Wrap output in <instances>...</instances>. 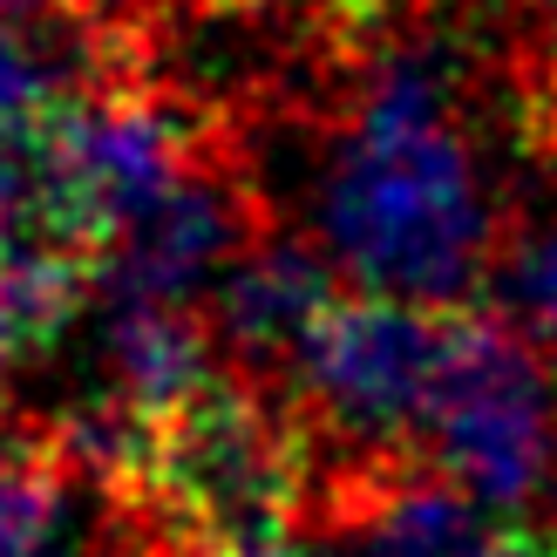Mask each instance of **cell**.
<instances>
[{
  "label": "cell",
  "instance_id": "1",
  "mask_svg": "<svg viewBox=\"0 0 557 557\" xmlns=\"http://www.w3.org/2000/svg\"><path fill=\"white\" fill-rule=\"evenodd\" d=\"M313 245L360 293L456 306L476 293L504 211L462 129L456 54L401 41L368 62L313 177Z\"/></svg>",
  "mask_w": 557,
  "mask_h": 557
},
{
  "label": "cell",
  "instance_id": "2",
  "mask_svg": "<svg viewBox=\"0 0 557 557\" xmlns=\"http://www.w3.org/2000/svg\"><path fill=\"white\" fill-rule=\"evenodd\" d=\"M144 496L198 557H286L306 504L299 435L245 374H218L198 401L157 422Z\"/></svg>",
  "mask_w": 557,
  "mask_h": 557
},
{
  "label": "cell",
  "instance_id": "3",
  "mask_svg": "<svg viewBox=\"0 0 557 557\" xmlns=\"http://www.w3.org/2000/svg\"><path fill=\"white\" fill-rule=\"evenodd\" d=\"M449 326H456L449 306L347 293L286 374L299 414L326 442H341L354 462H368V476L395 469L401 442H422Z\"/></svg>",
  "mask_w": 557,
  "mask_h": 557
},
{
  "label": "cell",
  "instance_id": "4",
  "mask_svg": "<svg viewBox=\"0 0 557 557\" xmlns=\"http://www.w3.org/2000/svg\"><path fill=\"white\" fill-rule=\"evenodd\" d=\"M422 449L435 476H449L490 517L537 504L557 476V395L544 381V354L483 313H456Z\"/></svg>",
  "mask_w": 557,
  "mask_h": 557
},
{
  "label": "cell",
  "instance_id": "5",
  "mask_svg": "<svg viewBox=\"0 0 557 557\" xmlns=\"http://www.w3.org/2000/svg\"><path fill=\"white\" fill-rule=\"evenodd\" d=\"M54 232L102 259L144 211L205 171V129L150 82H89L54 116Z\"/></svg>",
  "mask_w": 557,
  "mask_h": 557
},
{
  "label": "cell",
  "instance_id": "6",
  "mask_svg": "<svg viewBox=\"0 0 557 557\" xmlns=\"http://www.w3.org/2000/svg\"><path fill=\"white\" fill-rule=\"evenodd\" d=\"M252 198L225 177L205 171L177 184L157 211H144L136 225L96 259L102 272V299H163V306H190L198 293H218L245 245H252Z\"/></svg>",
  "mask_w": 557,
  "mask_h": 557
},
{
  "label": "cell",
  "instance_id": "7",
  "mask_svg": "<svg viewBox=\"0 0 557 557\" xmlns=\"http://www.w3.org/2000/svg\"><path fill=\"white\" fill-rule=\"evenodd\" d=\"M341 265L313 238H252L245 259L211 293L218 354L238 360V374H293V360L341 306Z\"/></svg>",
  "mask_w": 557,
  "mask_h": 557
},
{
  "label": "cell",
  "instance_id": "8",
  "mask_svg": "<svg viewBox=\"0 0 557 557\" xmlns=\"http://www.w3.org/2000/svg\"><path fill=\"white\" fill-rule=\"evenodd\" d=\"M218 374H225L218 368V333L190 306L102 299V395L129 401L150 422H171Z\"/></svg>",
  "mask_w": 557,
  "mask_h": 557
},
{
  "label": "cell",
  "instance_id": "9",
  "mask_svg": "<svg viewBox=\"0 0 557 557\" xmlns=\"http://www.w3.org/2000/svg\"><path fill=\"white\" fill-rule=\"evenodd\" d=\"M496 517L435 469H374L354 483V557H490Z\"/></svg>",
  "mask_w": 557,
  "mask_h": 557
},
{
  "label": "cell",
  "instance_id": "10",
  "mask_svg": "<svg viewBox=\"0 0 557 557\" xmlns=\"http://www.w3.org/2000/svg\"><path fill=\"white\" fill-rule=\"evenodd\" d=\"M476 313L531 354H557V205L504 218L476 278Z\"/></svg>",
  "mask_w": 557,
  "mask_h": 557
},
{
  "label": "cell",
  "instance_id": "11",
  "mask_svg": "<svg viewBox=\"0 0 557 557\" xmlns=\"http://www.w3.org/2000/svg\"><path fill=\"white\" fill-rule=\"evenodd\" d=\"M75 483L54 442H0V557H75Z\"/></svg>",
  "mask_w": 557,
  "mask_h": 557
},
{
  "label": "cell",
  "instance_id": "12",
  "mask_svg": "<svg viewBox=\"0 0 557 557\" xmlns=\"http://www.w3.org/2000/svg\"><path fill=\"white\" fill-rule=\"evenodd\" d=\"M54 116L0 102V252L27 238H62L54 232Z\"/></svg>",
  "mask_w": 557,
  "mask_h": 557
},
{
  "label": "cell",
  "instance_id": "13",
  "mask_svg": "<svg viewBox=\"0 0 557 557\" xmlns=\"http://www.w3.org/2000/svg\"><path fill=\"white\" fill-rule=\"evenodd\" d=\"M278 8H293L299 21H313L333 41H360V35H381L401 14V0H278Z\"/></svg>",
  "mask_w": 557,
  "mask_h": 557
},
{
  "label": "cell",
  "instance_id": "14",
  "mask_svg": "<svg viewBox=\"0 0 557 557\" xmlns=\"http://www.w3.org/2000/svg\"><path fill=\"white\" fill-rule=\"evenodd\" d=\"M144 8H157V0H62V14L82 21L89 35H116V27H129Z\"/></svg>",
  "mask_w": 557,
  "mask_h": 557
},
{
  "label": "cell",
  "instance_id": "15",
  "mask_svg": "<svg viewBox=\"0 0 557 557\" xmlns=\"http://www.w3.org/2000/svg\"><path fill=\"white\" fill-rule=\"evenodd\" d=\"M27 347H21V333H14V313H8V299H0V387H8V374H14V360H21Z\"/></svg>",
  "mask_w": 557,
  "mask_h": 557
},
{
  "label": "cell",
  "instance_id": "16",
  "mask_svg": "<svg viewBox=\"0 0 557 557\" xmlns=\"http://www.w3.org/2000/svg\"><path fill=\"white\" fill-rule=\"evenodd\" d=\"M544 504H550V523H544V531L557 537V476H550V490H544Z\"/></svg>",
  "mask_w": 557,
  "mask_h": 557
},
{
  "label": "cell",
  "instance_id": "17",
  "mask_svg": "<svg viewBox=\"0 0 557 557\" xmlns=\"http://www.w3.org/2000/svg\"><path fill=\"white\" fill-rule=\"evenodd\" d=\"M286 557H313V550H286Z\"/></svg>",
  "mask_w": 557,
  "mask_h": 557
}]
</instances>
